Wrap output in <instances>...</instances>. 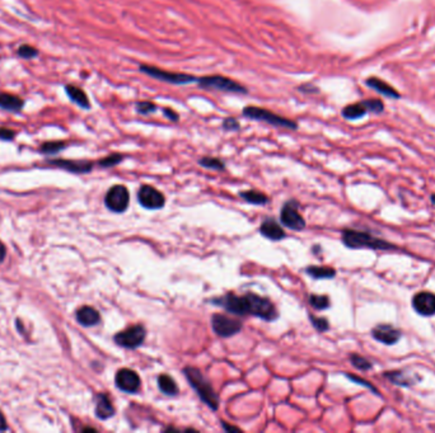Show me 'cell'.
I'll return each mask as SVG.
<instances>
[{"instance_id": "1", "label": "cell", "mask_w": 435, "mask_h": 433, "mask_svg": "<svg viewBox=\"0 0 435 433\" xmlns=\"http://www.w3.org/2000/svg\"><path fill=\"white\" fill-rule=\"evenodd\" d=\"M209 303L220 306L228 313L235 314V315L256 316L265 322H275L279 318L278 309L274 305L273 301L267 297L253 294V292H248L242 296H238L233 292H228L220 297L210 298Z\"/></svg>"}, {"instance_id": "2", "label": "cell", "mask_w": 435, "mask_h": 433, "mask_svg": "<svg viewBox=\"0 0 435 433\" xmlns=\"http://www.w3.org/2000/svg\"><path fill=\"white\" fill-rule=\"evenodd\" d=\"M184 375L190 383L191 388L195 390L196 394L201 399V402L205 403L211 410L219 409L220 399L219 395L216 394L211 384L209 383L208 379L201 373L198 368L192 367V366H187L184 368Z\"/></svg>"}, {"instance_id": "3", "label": "cell", "mask_w": 435, "mask_h": 433, "mask_svg": "<svg viewBox=\"0 0 435 433\" xmlns=\"http://www.w3.org/2000/svg\"><path fill=\"white\" fill-rule=\"evenodd\" d=\"M342 241L348 248L351 249H394V246L387 243L382 239L375 238L372 234L353 230V229H345L342 231Z\"/></svg>"}, {"instance_id": "4", "label": "cell", "mask_w": 435, "mask_h": 433, "mask_svg": "<svg viewBox=\"0 0 435 433\" xmlns=\"http://www.w3.org/2000/svg\"><path fill=\"white\" fill-rule=\"evenodd\" d=\"M243 115L244 117H248L255 121H261V122H266L268 123V125L276 126V127L293 128V130L297 128V123H295L294 121L283 117V116L275 115L274 112L268 111V109L261 108V107H255V106L246 107V108L243 109Z\"/></svg>"}, {"instance_id": "5", "label": "cell", "mask_w": 435, "mask_h": 433, "mask_svg": "<svg viewBox=\"0 0 435 433\" xmlns=\"http://www.w3.org/2000/svg\"><path fill=\"white\" fill-rule=\"evenodd\" d=\"M147 337V330L144 325L135 324L115 334L114 341L117 346L126 349H136L144 343Z\"/></svg>"}, {"instance_id": "6", "label": "cell", "mask_w": 435, "mask_h": 433, "mask_svg": "<svg viewBox=\"0 0 435 433\" xmlns=\"http://www.w3.org/2000/svg\"><path fill=\"white\" fill-rule=\"evenodd\" d=\"M197 83L200 87L206 88V89L227 91V93H247V89L243 85L229 79V78L222 77V75H211V77L200 78V79H197Z\"/></svg>"}, {"instance_id": "7", "label": "cell", "mask_w": 435, "mask_h": 433, "mask_svg": "<svg viewBox=\"0 0 435 433\" xmlns=\"http://www.w3.org/2000/svg\"><path fill=\"white\" fill-rule=\"evenodd\" d=\"M104 205L110 211L116 212V214L125 212L130 205V193L128 188L122 184L112 185L106 193Z\"/></svg>"}, {"instance_id": "8", "label": "cell", "mask_w": 435, "mask_h": 433, "mask_svg": "<svg viewBox=\"0 0 435 433\" xmlns=\"http://www.w3.org/2000/svg\"><path fill=\"white\" fill-rule=\"evenodd\" d=\"M140 70L144 74L149 75V77L154 78V79L160 80V82L169 83V84H189V83L196 82V78L193 75L184 74V72H172L157 68V66L150 65H141Z\"/></svg>"}, {"instance_id": "9", "label": "cell", "mask_w": 435, "mask_h": 433, "mask_svg": "<svg viewBox=\"0 0 435 433\" xmlns=\"http://www.w3.org/2000/svg\"><path fill=\"white\" fill-rule=\"evenodd\" d=\"M211 328L218 337L229 338L238 334L243 328V323L238 319L229 318L225 314H214L211 318Z\"/></svg>"}, {"instance_id": "10", "label": "cell", "mask_w": 435, "mask_h": 433, "mask_svg": "<svg viewBox=\"0 0 435 433\" xmlns=\"http://www.w3.org/2000/svg\"><path fill=\"white\" fill-rule=\"evenodd\" d=\"M298 210H299V203L295 200L285 202L280 212V221L284 227L289 228L290 230L302 231L304 230L307 224H305L304 217Z\"/></svg>"}, {"instance_id": "11", "label": "cell", "mask_w": 435, "mask_h": 433, "mask_svg": "<svg viewBox=\"0 0 435 433\" xmlns=\"http://www.w3.org/2000/svg\"><path fill=\"white\" fill-rule=\"evenodd\" d=\"M138 202L147 210H160L166 206V197L153 185L144 184L138 191Z\"/></svg>"}, {"instance_id": "12", "label": "cell", "mask_w": 435, "mask_h": 433, "mask_svg": "<svg viewBox=\"0 0 435 433\" xmlns=\"http://www.w3.org/2000/svg\"><path fill=\"white\" fill-rule=\"evenodd\" d=\"M115 385L126 394H136L141 386L140 376L131 368H121L115 376Z\"/></svg>"}, {"instance_id": "13", "label": "cell", "mask_w": 435, "mask_h": 433, "mask_svg": "<svg viewBox=\"0 0 435 433\" xmlns=\"http://www.w3.org/2000/svg\"><path fill=\"white\" fill-rule=\"evenodd\" d=\"M375 112V114H379V112L383 111V104L382 102L378 101V99H369V101L359 102V103L350 104V106L345 107L342 111L343 117L348 118V120H358L364 116L367 112Z\"/></svg>"}, {"instance_id": "14", "label": "cell", "mask_w": 435, "mask_h": 433, "mask_svg": "<svg viewBox=\"0 0 435 433\" xmlns=\"http://www.w3.org/2000/svg\"><path fill=\"white\" fill-rule=\"evenodd\" d=\"M412 308L423 316L435 315V295L428 291H421L412 298Z\"/></svg>"}, {"instance_id": "15", "label": "cell", "mask_w": 435, "mask_h": 433, "mask_svg": "<svg viewBox=\"0 0 435 433\" xmlns=\"http://www.w3.org/2000/svg\"><path fill=\"white\" fill-rule=\"evenodd\" d=\"M372 335L378 342L387 344V346H392V344L398 342L400 338H401V332L392 325L379 324L373 328Z\"/></svg>"}, {"instance_id": "16", "label": "cell", "mask_w": 435, "mask_h": 433, "mask_svg": "<svg viewBox=\"0 0 435 433\" xmlns=\"http://www.w3.org/2000/svg\"><path fill=\"white\" fill-rule=\"evenodd\" d=\"M260 234L268 240L280 241L286 236V233L283 230V228L279 225V222L275 219H266L259 229Z\"/></svg>"}, {"instance_id": "17", "label": "cell", "mask_w": 435, "mask_h": 433, "mask_svg": "<svg viewBox=\"0 0 435 433\" xmlns=\"http://www.w3.org/2000/svg\"><path fill=\"white\" fill-rule=\"evenodd\" d=\"M51 165L59 166L71 173H89L93 168L92 161L87 160H51Z\"/></svg>"}, {"instance_id": "18", "label": "cell", "mask_w": 435, "mask_h": 433, "mask_svg": "<svg viewBox=\"0 0 435 433\" xmlns=\"http://www.w3.org/2000/svg\"><path fill=\"white\" fill-rule=\"evenodd\" d=\"M96 416L99 419H108L115 416V407L108 395L104 392L96 395Z\"/></svg>"}, {"instance_id": "19", "label": "cell", "mask_w": 435, "mask_h": 433, "mask_svg": "<svg viewBox=\"0 0 435 433\" xmlns=\"http://www.w3.org/2000/svg\"><path fill=\"white\" fill-rule=\"evenodd\" d=\"M77 320L83 327H93L101 322V315L92 306H82L77 311Z\"/></svg>"}, {"instance_id": "20", "label": "cell", "mask_w": 435, "mask_h": 433, "mask_svg": "<svg viewBox=\"0 0 435 433\" xmlns=\"http://www.w3.org/2000/svg\"><path fill=\"white\" fill-rule=\"evenodd\" d=\"M24 101L18 96L9 93H0V108L9 112H20L23 108Z\"/></svg>"}, {"instance_id": "21", "label": "cell", "mask_w": 435, "mask_h": 433, "mask_svg": "<svg viewBox=\"0 0 435 433\" xmlns=\"http://www.w3.org/2000/svg\"><path fill=\"white\" fill-rule=\"evenodd\" d=\"M65 91L66 94H68L69 98H70L71 101L74 102L75 104H78L79 107H82V108H87V109L90 107L89 99H88L87 94L84 93V90L83 89L75 87V85H66Z\"/></svg>"}, {"instance_id": "22", "label": "cell", "mask_w": 435, "mask_h": 433, "mask_svg": "<svg viewBox=\"0 0 435 433\" xmlns=\"http://www.w3.org/2000/svg\"><path fill=\"white\" fill-rule=\"evenodd\" d=\"M158 388L163 394L168 395V397H174V395L178 394V386H177L176 381L167 373H162V375L158 376Z\"/></svg>"}, {"instance_id": "23", "label": "cell", "mask_w": 435, "mask_h": 433, "mask_svg": "<svg viewBox=\"0 0 435 433\" xmlns=\"http://www.w3.org/2000/svg\"><path fill=\"white\" fill-rule=\"evenodd\" d=\"M305 273L314 279H330L336 276V271L334 268L322 266H310L305 268Z\"/></svg>"}, {"instance_id": "24", "label": "cell", "mask_w": 435, "mask_h": 433, "mask_svg": "<svg viewBox=\"0 0 435 433\" xmlns=\"http://www.w3.org/2000/svg\"><path fill=\"white\" fill-rule=\"evenodd\" d=\"M240 197L242 200L246 201V202L251 203V205H266V203H268V201H270L265 193L255 190L240 192Z\"/></svg>"}, {"instance_id": "25", "label": "cell", "mask_w": 435, "mask_h": 433, "mask_svg": "<svg viewBox=\"0 0 435 433\" xmlns=\"http://www.w3.org/2000/svg\"><path fill=\"white\" fill-rule=\"evenodd\" d=\"M367 84L374 90L379 91L380 94H385L387 97H391V98H397V97H398L397 91L394 90L391 85L382 82V80L377 79V78H370V79H368Z\"/></svg>"}, {"instance_id": "26", "label": "cell", "mask_w": 435, "mask_h": 433, "mask_svg": "<svg viewBox=\"0 0 435 433\" xmlns=\"http://www.w3.org/2000/svg\"><path fill=\"white\" fill-rule=\"evenodd\" d=\"M310 305L312 306L316 310H326V309L330 308L331 303H330V298L326 295H310V300H308Z\"/></svg>"}, {"instance_id": "27", "label": "cell", "mask_w": 435, "mask_h": 433, "mask_svg": "<svg viewBox=\"0 0 435 433\" xmlns=\"http://www.w3.org/2000/svg\"><path fill=\"white\" fill-rule=\"evenodd\" d=\"M198 164L201 166L206 169H213V171H224L225 169V163L223 160L218 159V158L213 157H204L198 160Z\"/></svg>"}, {"instance_id": "28", "label": "cell", "mask_w": 435, "mask_h": 433, "mask_svg": "<svg viewBox=\"0 0 435 433\" xmlns=\"http://www.w3.org/2000/svg\"><path fill=\"white\" fill-rule=\"evenodd\" d=\"M385 376L388 379V380H391L393 384H397V385L406 386L412 383V380L407 378L402 371H392V372L385 373Z\"/></svg>"}, {"instance_id": "29", "label": "cell", "mask_w": 435, "mask_h": 433, "mask_svg": "<svg viewBox=\"0 0 435 433\" xmlns=\"http://www.w3.org/2000/svg\"><path fill=\"white\" fill-rule=\"evenodd\" d=\"M350 361L355 368L360 371H368L373 367L370 361H368L364 357L359 356V354H350Z\"/></svg>"}, {"instance_id": "30", "label": "cell", "mask_w": 435, "mask_h": 433, "mask_svg": "<svg viewBox=\"0 0 435 433\" xmlns=\"http://www.w3.org/2000/svg\"><path fill=\"white\" fill-rule=\"evenodd\" d=\"M65 146H66L65 142L63 141L45 142V144L41 146V152L45 153V154H56V153L63 150Z\"/></svg>"}, {"instance_id": "31", "label": "cell", "mask_w": 435, "mask_h": 433, "mask_svg": "<svg viewBox=\"0 0 435 433\" xmlns=\"http://www.w3.org/2000/svg\"><path fill=\"white\" fill-rule=\"evenodd\" d=\"M123 160V155L121 154H111L108 157L103 158L98 161V165L102 166V168H112V166L117 165L121 161Z\"/></svg>"}, {"instance_id": "32", "label": "cell", "mask_w": 435, "mask_h": 433, "mask_svg": "<svg viewBox=\"0 0 435 433\" xmlns=\"http://www.w3.org/2000/svg\"><path fill=\"white\" fill-rule=\"evenodd\" d=\"M310 320H311V323H312L313 328L317 330V332L323 333V332H327V330L330 329V323L326 318H317V316H314V315H312V314H310Z\"/></svg>"}, {"instance_id": "33", "label": "cell", "mask_w": 435, "mask_h": 433, "mask_svg": "<svg viewBox=\"0 0 435 433\" xmlns=\"http://www.w3.org/2000/svg\"><path fill=\"white\" fill-rule=\"evenodd\" d=\"M17 53L18 56H21V58L23 59H32V58H36V56L39 55V51L29 45H22L20 48H18Z\"/></svg>"}, {"instance_id": "34", "label": "cell", "mask_w": 435, "mask_h": 433, "mask_svg": "<svg viewBox=\"0 0 435 433\" xmlns=\"http://www.w3.org/2000/svg\"><path fill=\"white\" fill-rule=\"evenodd\" d=\"M157 109V106L152 102H139L136 104V111L140 115H149L152 112H154Z\"/></svg>"}, {"instance_id": "35", "label": "cell", "mask_w": 435, "mask_h": 433, "mask_svg": "<svg viewBox=\"0 0 435 433\" xmlns=\"http://www.w3.org/2000/svg\"><path fill=\"white\" fill-rule=\"evenodd\" d=\"M223 128L228 131L238 130V128H240V123H238V121L235 120V118H225L224 122H223Z\"/></svg>"}, {"instance_id": "36", "label": "cell", "mask_w": 435, "mask_h": 433, "mask_svg": "<svg viewBox=\"0 0 435 433\" xmlns=\"http://www.w3.org/2000/svg\"><path fill=\"white\" fill-rule=\"evenodd\" d=\"M348 376L349 379H350V380H353L354 383H356V384H360V385H364V386H367V388H369V389H372L373 391L375 392V394H378V391H377V389H374L373 388L372 385H370L369 383H368L367 380H362V379H360V378H358V376H354V375H346Z\"/></svg>"}, {"instance_id": "37", "label": "cell", "mask_w": 435, "mask_h": 433, "mask_svg": "<svg viewBox=\"0 0 435 433\" xmlns=\"http://www.w3.org/2000/svg\"><path fill=\"white\" fill-rule=\"evenodd\" d=\"M15 136V133L13 130H9V128L2 127L0 128V139L2 140H13Z\"/></svg>"}, {"instance_id": "38", "label": "cell", "mask_w": 435, "mask_h": 433, "mask_svg": "<svg viewBox=\"0 0 435 433\" xmlns=\"http://www.w3.org/2000/svg\"><path fill=\"white\" fill-rule=\"evenodd\" d=\"M222 427L227 432H242V429L240 428V427L232 426V424L227 423V422H224V421H222Z\"/></svg>"}, {"instance_id": "39", "label": "cell", "mask_w": 435, "mask_h": 433, "mask_svg": "<svg viewBox=\"0 0 435 433\" xmlns=\"http://www.w3.org/2000/svg\"><path fill=\"white\" fill-rule=\"evenodd\" d=\"M165 116H166V117H168L171 121H178V115H177L176 112H174L173 109H171V108L165 109Z\"/></svg>"}, {"instance_id": "40", "label": "cell", "mask_w": 435, "mask_h": 433, "mask_svg": "<svg viewBox=\"0 0 435 433\" xmlns=\"http://www.w3.org/2000/svg\"><path fill=\"white\" fill-rule=\"evenodd\" d=\"M7 429H8L7 422H5L4 416H3L2 411H0V431H7Z\"/></svg>"}, {"instance_id": "41", "label": "cell", "mask_w": 435, "mask_h": 433, "mask_svg": "<svg viewBox=\"0 0 435 433\" xmlns=\"http://www.w3.org/2000/svg\"><path fill=\"white\" fill-rule=\"evenodd\" d=\"M5 254H7V252H5V247L4 244L0 241V262H3V259L5 258Z\"/></svg>"}, {"instance_id": "42", "label": "cell", "mask_w": 435, "mask_h": 433, "mask_svg": "<svg viewBox=\"0 0 435 433\" xmlns=\"http://www.w3.org/2000/svg\"><path fill=\"white\" fill-rule=\"evenodd\" d=\"M431 202H433V205H435V195H431Z\"/></svg>"}]
</instances>
